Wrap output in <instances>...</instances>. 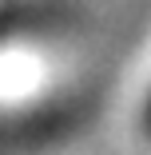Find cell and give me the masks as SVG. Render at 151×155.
Returning a JSON list of instances; mask_svg holds the SVG:
<instances>
[{
	"instance_id": "6da1fadb",
	"label": "cell",
	"mask_w": 151,
	"mask_h": 155,
	"mask_svg": "<svg viewBox=\"0 0 151 155\" xmlns=\"http://www.w3.org/2000/svg\"><path fill=\"white\" fill-rule=\"evenodd\" d=\"M147 131H151V104H147Z\"/></svg>"
}]
</instances>
